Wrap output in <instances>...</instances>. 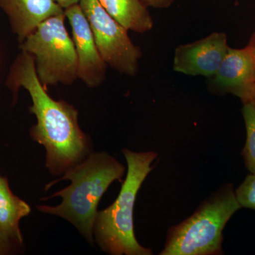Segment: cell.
I'll use <instances>...</instances> for the list:
<instances>
[{
  "label": "cell",
  "mask_w": 255,
  "mask_h": 255,
  "mask_svg": "<svg viewBox=\"0 0 255 255\" xmlns=\"http://www.w3.org/2000/svg\"><path fill=\"white\" fill-rule=\"evenodd\" d=\"M6 84L14 102L20 88L27 90L31 97L29 111L37 120L31 128V136L46 149V167L50 174L63 175L86 158L91 152V142L79 125L78 111L65 101L50 97L37 77L31 55L23 51L18 53Z\"/></svg>",
  "instance_id": "obj_1"
},
{
  "label": "cell",
  "mask_w": 255,
  "mask_h": 255,
  "mask_svg": "<svg viewBox=\"0 0 255 255\" xmlns=\"http://www.w3.org/2000/svg\"><path fill=\"white\" fill-rule=\"evenodd\" d=\"M125 171L123 164L107 152H91L60 179L46 186L47 190L60 181H70L68 187L43 199L47 200L58 196L62 199L59 205L38 206L37 209L44 214L66 220L93 245L94 225L101 198L114 181L122 179Z\"/></svg>",
  "instance_id": "obj_2"
},
{
  "label": "cell",
  "mask_w": 255,
  "mask_h": 255,
  "mask_svg": "<svg viewBox=\"0 0 255 255\" xmlns=\"http://www.w3.org/2000/svg\"><path fill=\"white\" fill-rule=\"evenodd\" d=\"M127 174L118 197L107 209L98 211L94 225L96 243L111 255H151L150 248L139 244L133 228V209L137 192L152 171L157 158L153 151L137 152L124 149Z\"/></svg>",
  "instance_id": "obj_3"
},
{
  "label": "cell",
  "mask_w": 255,
  "mask_h": 255,
  "mask_svg": "<svg viewBox=\"0 0 255 255\" xmlns=\"http://www.w3.org/2000/svg\"><path fill=\"white\" fill-rule=\"evenodd\" d=\"M241 209L233 184H223L191 216L169 228L159 255H223V230Z\"/></svg>",
  "instance_id": "obj_4"
},
{
  "label": "cell",
  "mask_w": 255,
  "mask_h": 255,
  "mask_svg": "<svg viewBox=\"0 0 255 255\" xmlns=\"http://www.w3.org/2000/svg\"><path fill=\"white\" fill-rule=\"evenodd\" d=\"M65 11L40 23L22 42L21 51L34 59L37 77L45 88L71 85L78 78V58L65 26Z\"/></svg>",
  "instance_id": "obj_5"
},
{
  "label": "cell",
  "mask_w": 255,
  "mask_h": 255,
  "mask_svg": "<svg viewBox=\"0 0 255 255\" xmlns=\"http://www.w3.org/2000/svg\"><path fill=\"white\" fill-rule=\"evenodd\" d=\"M79 4L88 20L101 56L121 74L135 76L142 53L132 43L128 30L112 18L98 0H80Z\"/></svg>",
  "instance_id": "obj_6"
},
{
  "label": "cell",
  "mask_w": 255,
  "mask_h": 255,
  "mask_svg": "<svg viewBox=\"0 0 255 255\" xmlns=\"http://www.w3.org/2000/svg\"><path fill=\"white\" fill-rule=\"evenodd\" d=\"M64 11L71 26L78 58V78L90 88L100 87L105 82L108 65L101 56L88 20L79 3Z\"/></svg>",
  "instance_id": "obj_7"
},
{
  "label": "cell",
  "mask_w": 255,
  "mask_h": 255,
  "mask_svg": "<svg viewBox=\"0 0 255 255\" xmlns=\"http://www.w3.org/2000/svg\"><path fill=\"white\" fill-rule=\"evenodd\" d=\"M229 48L227 36L223 32H214L199 41L181 45L174 53V70L191 76L212 78Z\"/></svg>",
  "instance_id": "obj_8"
},
{
  "label": "cell",
  "mask_w": 255,
  "mask_h": 255,
  "mask_svg": "<svg viewBox=\"0 0 255 255\" xmlns=\"http://www.w3.org/2000/svg\"><path fill=\"white\" fill-rule=\"evenodd\" d=\"M213 78L214 88L241 99L243 104L252 102L255 91V56L251 47L232 48Z\"/></svg>",
  "instance_id": "obj_9"
},
{
  "label": "cell",
  "mask_w": 255,
  "mask_h": 255,
  "mask_svg": "<svg viewBox=\"0 0 255 255\" xmlns=\"http://www.w3.org/2000/svg\"><path fill=\"white\" fill-rule=\"evenodd\" d=\"M0 9L7 16L18 43L47 18L64 12L54 0H0Z\"/></svg>",
  "instance_id": "obj_10"
},
{
  "label": "cell",
  "mask_w": 255,
  "mask_h": 255,
  "mask_svg": "<svg viewBox=\"0 0 255 255\" xmlns=\"http://www.w3.org/2000/svg\"><path fill=\"white\" fill-rule=\"evenodd\" d=\"M107 12L128 31L145 33L153 20L142 0H98Z\"/></svg>",
  "instance_id": "obj_11"
},
{
  "label": "cell",
  "mask_w": 255,
  "mask_h": 255,
  "mask_svg": "<svg viewBox=\"0 0 255 255\" xmlns=\"http://www.w3.org/2000/svg\"><path fill=\"white\" fill-rule=\"evenodd\" d=\"M30 212L29 205L10 190L7 179L0 177V230L16 244H22L19 222Z\"/></svg>",
  "instance_id": "obj_12"
},
{
  "label": "cell",
  "mask_w": 255,
  "mask_h": 255,
  "mask_svg": "<svg viewBox=\"0 0 255 255\" xmlns=\"http://www.w3.org/2000/svg\"><path fill=\"white\" fill-rule=\"evenodd\" d=\"M243 118L246 128V141L242 151L245 165L251 173H255V102L243 104Z\"/></svg>",
  "instance_id": "obj_13"
},
{
  "label": "cell",
  "mask_w": 255,
  "mask_h": 255,
  "mask_svg": "<svg viewBox=\"0 0 255 255\" xmlns=\"http://www.w3.org/2000/svg\"><path fill=\"white\" fill-rule=\"evenodd\" d=\"M236 196L241 208L255 211V173L247 176L236 189Z\"/></svg>",
  "instance_id": "obj_14"
},
{
  "label": "cell",
  "mask_w": 255,
  "mask_h": 255,
  "mask_svg": "<svg viewBox=\"0 0 255 255\" xmlns=\"http://www.w3.org/2000/svg\"><path fill=\"white\" fill-rule=\"evenodd\" d=\"M147 7H153L155 9H166L168 8L174 0H142Z\"/></svg>",
  "instance_id": "obj_15"
},
{
  "label": "cell",
  "mask_w": 255,
  "mask_h": 255,
  "mask_svg": "<svg viewBox=\"0 0 255 255\" xmlns=\"http://www.w3.org/2000/svg\"><path fill=\"white\" fill-rule=\"evenodd\" d=\"M11 240L0 230V255L8 253L11 247Z\"/></svg>",
  "instance_id": "obj_16"
},
{
  "label": "cell",
  "mask_w": 255,
  "mask_h": 255,
  "mask_svg": "<svg viewBox=\"0 0 255 255\" xmlns=\"http://www.w3.org/2000/svg\"><path fill=\"white\" fill-rule=\"evenodd\" d=\"M54 1L63 9H65L72 5L78 4L80 0H54Z\"/></svg>",
  "instance_id": "obj_17"
},
{
  "label": "cell",
  "mask_w": 255,
  "mask_h": 255,
  "mask_svg": "<svg viewBox=\"0 0 255 255\" xmlns=\"http://www.w3.org/2000/svg\"><path fill=\"white\" fill-rule=\"evenodd\" d=\"M248 45L251 47L255 56V30L254 32H253V34H252L251 39H250L249 43H248Z\"/></svg>",
  "instance_id": "obj_18"
},
{
  "label": "cell",
  "mask_w": 255,
  "mask_h": 255,
  "mask_svg": "<svg viewBox=\"0 0 255 255\" xmlns=\"http://www.w3.org/2000/svg\"><path fill=\"white\" fill-rule=\"evenodd\" d=\"M253 101L255 102V95H254V98H253Z\"/></svg>",
  "instance_id": "obj_19"
}]
</instances>
